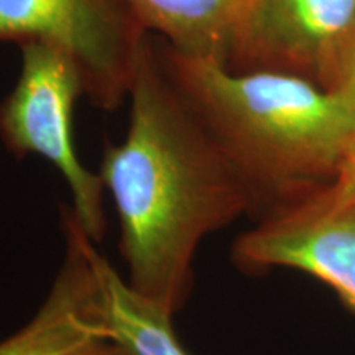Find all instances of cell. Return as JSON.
Instances as JSON below:
<instances>
[{
	"mask_svg": "<svg viewBox=\"0 0 355 355\" xmlns=\"http://www.w3.org/2000/svg\"><path fill=\"white\" fill-rule=\"evenodd\" d=\"M148 35L181 55L227 58L255 0H122Z\"/></svg>",
	"mask_w": 355,
	"mask_h": 355,
	"instance_id": "ba28073f",
	"label": "cell"
},
{
	"mask_svg": "<svg viewBox=\"0 0 355 355\" xmlns=\"http://www.w3.org/2000/svg\"><path fill=\"white\" fill-rule=\"evenodd\" d=\"M232 260L247 273L303 272L355 313V189L332 184L266 211L234 242Z\"/></svg>",
	"mask_w": 355,
	"mask_h": 355,
	"instance_id": "5b68a950",
	"label": "cell"
},
{
	"mask_svg": "<svg viewBox=\"0 0 355 355\" xmlns=\"http://www.w3.org/2000/svg\"><path fill=\"white\" fill-rule=\"evenodd\" d=\"M148 33L122 0H0V43H46L73 58L89 101H127Z\"/></svg>",
	"mask_w": 355,
	"mask_h": 355,
	"instance_id": "277c9868",
	"label": "cell"
},
{
	"mask_svg": "<svg viewBox=\"0 0 355 355\" xmlns=\"http://www.w3.org/2000/svg\"><path fill=\"white\" fill-rule=\"evenodd\" d=\"M105 313L122 355H191L173 326V316L137 295L125 278L104 265Z\"/></svg>",
	"mask_w": 355,
	"mask_h": 355,
	"instance_id": "9c48e42d",
	"label": "cell"
},
{
	"mask_svg": "<svg viewBox=\"0 0 355 355\" xmlns=\"http://www.w3.org/2000/svg\"><path fill=\"white\" fill-rule=\"evenodd\" d=\"M352 178H355V159H354V163H352V165L349 166V170L344 173V176L340 178V180L337 181V183H340V181H347V180H352Z\"/></svg>",
	"mask_w": 355,
	"mask_h": 355,
	"instance_id": "8fae6325",
	"label": "cell"
},
{
	"mask_svg": "<svg viewBox=\"0 0 355 355\" xmlns=\"http://www.w3.org/2000/svg\"><path fill=\"white\" fill-rule=\"evenodd\" d=\"M157 46L171 83L242 178L254 211L329 188L352 165L355 115L332 92L291 74L232 71L159 40Z\"/></svg>",
	"mask_w": 355,
	"mask_h": 355,
	"instance_id": "7a4b0ae2",
	"label": "cell"
},
{
	"mask_svg": "<svg viewBox=\"0 0 355 355\" xmlns=\"http://www.w3.org/2000/svg\"><path fill=\"white\" fill-rule=\"evenodd\" d=\"M337 186H340V188H345V189H355V178L352 180H347V181H340V183H336Z\"/></svg>",
	"mask_w": 355,
	"mask_h": 355,
	"instance_id": "7c38bea8",
	"label": "cell"
},
{
	"mask_svg": "<svg viewBox=\"0 0 355 355\" xmlns=\"http://www.w3.org/2000/svg\"><path fill=\"white\" fill-rule=\"evenodd\" d=\"M21 68L15 86L0 102V141L15 159L40 157L63 176L71 209L97 245L107 234L105 189L99 173L79 158L74 110L86 96L76 61L46 43L20 44Z\"/></svg>",
	"mask_w": 355,
	"mask_h": 355,
	"instance_id": "3957f363",
	"label": "cell"
},
{
	"mask_svg": "<svg viewBox=\"0 0 355 355\" xmlns=\"http://www.w3.org/2000/svg\"><path fill=\"white\" fill-rule=\"evenodd\" d=\"M127 133L105 141L99 176L119 217L127 285L175 318L201 242L254 211L242 178L180 94L148 35L128 91Z\"/></svg>",
	"mask_w": 355,
	"mask_h": 355,
	"instance_id": "6da1fadb",
	"label": "cell"
},
{
	"mask_svg": "<svg viewBox=\"0 0 355 355\" xmlns=\"http://www.w3.org/2000/svg\"><path fill=\"white\" fill-rule=\"evenodd\" d=\"M64 257L46 298L28 322L0 340V355H122L105 313L107 259L61 204Z\"/></svg>",
	"mask_w": 355,
	"mask_h": 355,
	"instance_id": "8992f818",
	"label": "cell"
},
{
	"mask_svg": "<svg viewBox=\"0 0 355 355\" xmlns=\"http://www.w3.org/2000/svg\"><path fill=\"white\" fill-rule=\"evenodd\" d=\"M326 91L339 97L355 115V35L345 48Z\"/></svg>",
	"mask_w": 355,
	"mask_h": 355,
	"instance_id": "30bf717a",
	"label": "cell"
},
{
	"mask_svg": "<svg viewBox=\"0 0 355 355\" xmlns=\"http://www.w3.org/2000/svg\"><path fill=\"white\" fill-rule=\"evenodd\" d=\"M355 35V0H255L225 64L272 71L327 89Z\"/></svg>",
	"mask_w": 355,
	"mask_h": 355,
	"instance_id": "52a82bcc",
	"label": "cell"
}]
</instances>
